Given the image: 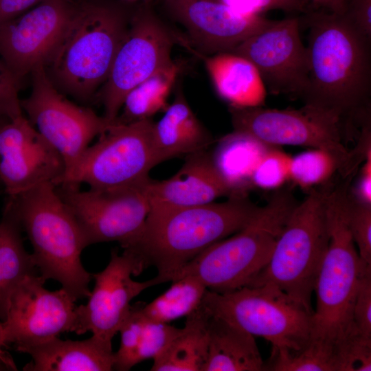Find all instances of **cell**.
I'll use <instances>...</instances> for the list:
<instances>
[{
    "instance_id": "5b68a950",
    "label": "cell",
    "mask_w": 371,
    "mask_h": 371,
    "mask_svg": "<svg viewBox=\"0 0 371 371\" xmlns=\"http://www.w3.org/2000/svg\"><path fill=\"white\" fill-rule=\"evenodd\" d=\"M297 203L289 191L276 193L243 229L208 247L172 280L194 276L207 289L218 293L248 286L267 264Z\"/></svg>"
},
{
    "instance_id": "603a6c76",
    "label": "cell",
    "mask_w": 371,
    "mask_h": 371,
    "mask_svg": "<svg viewBox=\"0 0 371 371\" xmlns=\"http://www.w3.org/2000/svg\"><path fill=\"white\" fill-rule=\"evenodd\" d=\"M218 95L233 107H256L265 104L267 89L255 66L232 52L199 55Z\"/></svg>"
},
{
    "instance_id": "2e32d148",
    "label": "cell",
    "mask_w": 371,
    "mask_h": 371,
    "mask_svg": "<svg viewBox=\"0 0 371 371\" xmlns=\"http://www.w3.org/2000/svg\"><path fill=\"white\" fill-rule=\"evenodd\" d=\"M80 0H43L0 25V58L21 84L45 65L63 36Z\"/></svg>"
},
{
    "instance_id": "83f0119b",
    "label": "cell",
    "mask_w": 371,
    "mask_h": 371,
    "mask_svg": "<svg viewBox=\"0 0 371 371\" xmlns=\"http://www.w3.org/2000/svg\"><path fill=\"white\" fill-rule=\"evenodd\" d=\"M266 370L273 371H354L352 345L312 335L300 350L286 355L270 357Z\"/></svg>"
},
{
    "instance_id": "7bdbcfd3",
    "label": "cell",
    "mask_w": 371,
    "mask_h": 371,
    "mask_svg": "<svg viewBox=\"0 0 371 371\" xmlns=\"http://www.w3.org/2000/svg\"><path fill=\"white\" fill-rule=\"evenodd\" d=\"M6 346L3 339V325L0 322V370H16L12 358L4 349Z\"/></svg>"
},
{
    "instance_id": "6da1fadb",
    "label": "cell",
    "mask_w": 371,
    "mask_h": 371,
    "mask_svg": "<svg viewBox=\"0 0 371 371\" xmlns=\"http://www.w3.org/2000/svg\"><path fill=\"white\" fill-rule=\"evenodd\" d=\"M309 104L338 117L349 133L370 120V38L343 15L308 12Z\"/></svg>"
},
{
    "instance_id": "d6a6232c",
    "label": "cell",
    "mask_w": 371,
    "mask_h": 371,
    "mask_svg": "<svg viewBox=\"0 0 371 371\" xmlns=\"http://www.w3.org/2000/svg\"><path fill=\"white\" fill-rule=\"evenodd\" d=\"M347 220L361 261L371 265V205L359 200L351 187L347 199Z\"/></svg>"
},
{
    "instance_id": "7402d4cb",
    "label": "cell",
    "mask_w": 371,
    "mask_h": 371,
    "mask_svg": "<svg viewBox=\"0 0 371 371\" xmlns=\"http://www.w3.org/2000/svg\"><path fill=\"white\" fill-rule=\"evenodd\" d=\"M161 118L153 123V143L158 164L170 159L206 150L214 138L178 89Z\"/></svg>"
},
{
    "instance_id": "277c9868",
    "label": "cell",
    "mask_w": 371,
    "mask_h": 371,
    "mask_svg": "<svg viewBox=\"0 0 371 371\" xmlns=\"http://www.w3.org/2000/svg\"><path fill=\"white\" fill-rule=\"evenodd\" d=\"M8 196L32 246V256L41 278L58 282L76 301L88 298L93 276L80 258L87 245L56 185L45 183Z\"/></svg>"
},
{
    "instance_id": "8fae6325",
    "label": "cell",
    "mask_w": 371,
    "mask_h": 371,
    "mask_svg": "<svg viewBox=\"0 0 371 371\" xmlns=\"http://www.w3.org/2000/svg\"><path fill=\"white\" fill-rule=\"evenodd\" d=\"M177 43L186 47L187 41L164 24L148 5L141 7L130 17L126 34L98 95L107 121L115 120L131 89L173 62L171 54Z\"/></svg>"
},
{
    "instance_id": "ac0fdd59",
    "label": "cell",
    "mask_w": 371,
    "mask_h": 371,
    "mask_svg": "<svg viewBox=\"0 0 371 371\" xmlns=\"http://www.w3.org/2000/svg\"><path fill=\"white\" fill-rule=\"evenodd\" d=\"M64 172L62 157L23 115L0 122V181L8 196L45 183L56 186Z\"/></svg>"
},
{
    "instance_id": "52a82bcc",
    "label": "cell",
    "mask_w": 371,
    "mask_h": 371,
    "mask_svg": "<svg viewBox=\"0 0 371 371\" xmlns=\"http://www.w3.org/2000/svg\"><path fill=\"white\" fill-rule=\"evenodd\" d=\"M326 193L313 190L297 203L267 264L248 286H276L314 311L312 293L329 243Z\"/></svg>"
},
{
    "instance_id": "9a60e30c",
    "label": "cell",
    "mask_w": 371,
    "mask_h": 371,
    "mask_svg": "<svg viewBox=\"0 0 371 371\" xmlns=\"http://www.w3.org/2000/svg\"><path fill=\"white\" fill-rule=\"evenodd\" d=\"M38 274L26 276L12 293L2 322L5 344L22 348L74 332L76 300L63 289L49 291Z\"/></svg>"
},
{
    "instance_id": "5bb4252c",
    "label": "cell",
    "mask_w": 371,
    "mask_h": 371,
    "mask_svg": "<svg viewBox=\"0 0 371 371\" xmlns=\"http://www.w3.org/2000/svg\"><path fill=\"white\" fill-rule=\"evenodd\" d=\"M300 25L295 16L272 20L231 52L255 66L271 93L302 98L308 85V59Z\"/></svg>"
},
{
    "instance_id": "ab89813d",
    "label": "cell",
    "mask_w": 371,
    "mask_h": 371,
    "mask_svg": "<svg viewBox=\"0 0 371 371\" xmlns=\"http://www.w3.org/2000/svg\"><path fill=\"white\" fill-rule=\"evenodd\" d=\"M43 0H0V25L29 10Z\"/></svg>"
},
{
    "instance_id": "9c48e42d",
    "label": "cell",
    "mask_w": 371,
    "mask_h": 371,
    "mask_svg": "<svg viewBox=\"0 0 371 371\" xmlns=\"http://www.w3.org/2000/svg\"><path fill=\"white\" fill-rule=\"evenodd\" d=\"M154 122L146 119L129 124H111L67 168L58 185L80 186L107 190L144 186L150 170L158 164L153 143Z\"/></svg>"
},
{
    "instance_id": "f35d334b",
    "label": "cell",
    "mask_w": 371,
    "mask_h": 371,
    "mask_svg": "<svg viewBox=\"0 0 371 371\" xmlns=\"http://www.w3.org/2000/svg\"><path fill=\"white\" fill-rule=\"evenodd\" d=\"M343 15L357 30L371 38V0H350Z\"/></svg>"
},
{
    "instance_id": "e0dca14e",
    "label": "cell",
    "mask_w": 371,
    "mask_h": 371,
    "mask_svg": "<svg viewBox=\"0 0 371 371\" xmlns=\"http://www.w3.org/2000/svg\"><path fill=\"white\" fill-rule=\"evenodd\" d=\"M143 271L137 258L124 250L119 255L113 250L107 266L100 272L92 274L93 289L86 304L76 306V322L74 332L92 335L111 344L127 316L131 302L148 287L160 284L156 277L144 282L135 281L131 276Z\"/></svg>"
},
{
    "instance_id": "ffe728a7",
    "label": "cell",
    "mask_w": 371,
    "mask_h": 371,
    "mask_svg": "<svg viewBox=\"0 0 371 371\" xmlns=\"http://www.w3.org/2000/svg\"><path fill=\"white\" fill-rule=\"evenodd\" d=\"M144 190L150 207L201 205L229 196L207 150L186 156L183 166L171 177L161 181L150 179Z\"/></svg>"
},
{
    "instance_id": "74e56055",
    "label": "cell",
    "mask_w": 371,
    "mask_h": 371,
    "mask_svg": "<svg viewBox=\"0 0 371 371\" xmlns=\"http://www.w3.org/2000/svg\"><path fill=\"white\" fill-rule=\"evenodd\" d=\"M20 85L0 58V122L23 115L18 95Z\"/></svg>"
},
{
    "instance_id": "f546056e",
    "label": "cell",
    "mask_w": 371,
    "mask_h": 371,
    "mask_svg": "<svg viewBox=\"0 0 371 371\" xmlns=\"http://www.w3.org/2000/svg\"><path fill=\"white\" fill-rule=\"evenodd\" d=\"M172 282L170 288L153 301L142 304L141 311L146 320L169 323L187 317L201 304L207 289L197 277L185 276Z\"/></svg>"
},
{
    "instance_id": "d6986e66",
    "label": "cell",
    "mask_w": 371,
    "mask_h": 371,
    "mask_svg": "<svg viewBox=\"0 0 371 371\" xmlns=\"http://www.w3.org/2000/svg\"><path fill=\"white\" fill-rule=\"evenodd\" d=\"M170 15L185 29L197 56L231 52L272 20L240 12L218 0H164Z\"/></svg>"
},
{
    "instance_id": "8d00e7d4",
    "label": "cell",
    "mask_w": 371,
    "mask_h": 371,
    "mask_svg": "<svg viewBox=\"0 0 371 371\" xmlns=\"http://www.w3.org/2000/svg\"><path fill=\"white\" fill-rule=\"evenodd\" d=\"M234 10L245 14L263 15V13L274 10L287 12H308V0H218Z\"/></svg>"
},
{
    "instance_id": "b9f144b4",
    "label": "cell",
    "mask_w": 371,
    "mask_h": 371,
    "mask_svg": "<svg viewBox=\"0 0 371 371\" xmlns=\"http://www.w3.org/2000/svg\"><path fill=\"white\" fill-rule=\"evenodd\" d=\"M315 10L343 14L350 0H308Z\"/></svg>"
},
{
    "instance_id": "7a4b0ae2",
    "label": "cell",
    "mask_w": 371,
    "mask_h": 371,
    "mask_svg": "<svg viewBox=\"0 0 371 371\" xmlns=\"http://www.w3.org/2000/svg\"><path fill=\"white\" fill-rule=\"evenodd\" d=\"M258 207L247 196L191 207H150L141 233L124 250L143 269L154 266L160 284L172 281L208 247L243 229Z\"/></svg>"
},
{
    "instance_id": "ee69618b",
    "label": "cell",
    "mask_w": 371,
    "mask_h": 371,
    "mask_svg": "<svg viewBox=\"0 0 371 371\" xmlns=\"http://www.w3.org/2000/svg\"><path fill=\"white\" fill-rule=\"evenodd\" d=\"M122 1H127V2H137V1H148L150 0H122Z\"/></svg>"
},
{
    "instance_id": "30bf717a",
    "label": "cell",
    "mask_w": 371,
    "mask_h": 371,
    "mask_svg": "<svg viewBox=\"0 0 371 371\" xmlns=\"http://www.w3.org/2000/svg\"><path fill=\"white\" fill-rule=\"evenodd\" d=\"M234 131L248 134L271 146H298L325 150L342 166L341 175L356 164L344 139L348 132L341 120L322 109L306 104L297 109L229 106Z\"/></svg>"
},
{
    "instance_id": "d590c367",
    "label": "cell",
    "mask_w": 371,
    "mask_h": 371,
    "mask_svg": "<svg viewBox=\"0 0 371 371\" xmlns=\"http://www.w3.org/2000/svg\"><path fill=\"white\" fill-rule=\"evenodd\" d=\"M352 318L357 330L371 337V266L364 267L355 294Z\"/></svg>"
},
{
    "instance_id": "60d3db41",
    "label": "cell",
    "mask_w": 371,
    "mask_h": 371,
    "mask_svg": "<svg viewBox=\"0 0 371 371\" xmlns=\"http://www.w3.org/2000/svg\"><path fill=\"white\" fill-rule=\"evenodd\" d=\"M352 192L359 200L371 205V155L364 159L357 187Z\"/></svg>"
},
{
    "instance_id": "4dcf8cb0",
    "label": "cell",
    "mask_w": 371,
    "mask_h": 371,
    "mask_svg": "<svg viewBox=\"0 0 371 371\" xmlns=\"http://www.w3.org/2000/svg\"><path fill=\"white\" fill-rule=\"evenodd\" d=\"M342 166L329 152L311 148L291 157L290 180L304 189L324 183L335 172H341Z\"/></svg>"
},
{
    "instance_id": "ba28073f",
    "label": "cell",
    "mask_w": 371,
    "mask_h": 371,
    "mask_svg": "<svg viewBox=\"0 0 371 371\" xmlns=\"http://www.w3.org/2000/svg\"><path fill=\"white\" fill-rule=\"evenodd\" d=\"M202 304L221 318L271 344L270 357L302 349L313 331V313L278 288L262 284L218 293L207 289Z\"/></svg>"
},
{
    "instance_id": "484cf974",
    "label": "cell",
    "mask_w": 371,
    "mask_h": 371,
    "mask_svg": "<svg viewBox=\"0 0 371 371\" xmlns=\"http://www.w3.org/2000/svg\"><path fill=\"white\" fill-rule=\"evenodd\" d=\"M211 314L202 304L186 317L185 326L153 359L152 371H203L208 350Z\"/></svg>"
},
{
    "instance_id": "7c38bea8",
    "label": "cell",
    "mask_w": 371,
    "mask_h": 371,
    "mask_svg": "<svg viewBox=\"0 0 371 371\" xmlns=\"http://www.w3.org/2000/svg\"><path fill=\"white\" fill-rule=\"evenodd\" d=\"M30 74L32 91L21 100V108L30 122L62 157L65 170L113 122L89 107L69 101L51 82L44 65L36 66Z\"/></svg>"
},
{
    "instance_id": "44dd1931",
    "label": "cell",
    "mask_w": 371,
    "mask_h": 371,
    "mask_svg": "<svg viewBox=\"0 0 371 371\" xmlns=\"http://www.w3.org/2000/svg\"><path fill=\"white\" fill-rule=\"evenodd\" d=\"M32 361L25 371H110L115 352L112 344L92 335L82 341L62 340L58 337L22 348Z\"/></svg>"
},
{
    "instance_id": "d4e9b609",
    "label": "cell",
    "mask_w": 371,
    "mask_h": 371,
    "mask_svg": "<svg viewBox=\"0 0 371 371\" xmlns=\"http://www.w3.org/2000/svg\"><path fill=\"white\" fill-rule=\"evenodd\" d=\"M270 147L248 134L235 131L220 139L210 155L229 192V196H247L253 187V173Z\"/></svg>"
},
{
    "instance_id": "f1b7e54d",
    "label": "cell",
    "mask_w": 371,
    "mask_h": 371,
    "mask_svg": "<svg viewBox=\"0 0 371 371\" xmlns=\"http://www.w3.org/2000/svg\"><path fill=\"white\" fill-rule=\"evenodd\" d=\"M181 71L174 60L137 85L126 95L121 113L114 122L129 124L150 119L168 106V98Z\"/></svg>"
},
{
    "instance_id": "1f68e13d",
    "label": "cell",
    "mask_w": 371,
    "mask_h": 371,
    "mask_svg": "<svg viewBox=\"0 0 371 371\" xmlns=\"http://www.w3.org/2000/svg\"><path fill=\"white\" fill-rule=\"evenodd\" d=\"M142 304L139 302L131 306L120 328L121 341L118 350L115 352L113 370L127 371L138 363L137 350L146 321L141 311Z\"/></svg>"
},
{
    "instance_id": "e575fe53",
    "label": "cell",
    "mask_w": 371,
    "mask_h": 371,
    "mask_svg": "<svg viewBox=\"0 0 371 371\" xmlns=\"http://www.w3.org/2000/svg\"><path fill=\"white\" fill-rule=\"evenodd\" d=\"M181 328L168 323L146 321L137 350V361L154 359L169 345L179 334Z\"/></svg>"
},
{
    "instance_id": "cb8c5ba5",
    "label": "cell",
    "mask_w": 371,
    "mask_h": 371,
    "mask_svg": "<svg viewBox=\"0 0 371 371\" xmlns=\"http://www.w3.org/2000/svg\"><path fill=\"white\" fill-rule=\"evenodd\" d=\"M208 339L203 371L266 370L254 337L243 329L211 316Z\"/></svg>"
},
{
    "instance_id": "f6af8a7d",
    "label": "cell",
    "mask_w": 371,
    "mask_h": 371,
    "mask_svg": "<svg viewBox=\"0 0 371 371\" xmlns=\"http://www.w3.org/2000/svg\"><path fill=\"white\" fill-rule=\"evenodd\" d=\"M1 187H3V186H2L1 182V181H0V188H1Z\"/></svg>"
},
{
    "instance_id": "8992f818",
    "label": "cell",
    "mask_w": 371,
    "mask_h": 371,
    "mask_svg": "<svg viewBox=\"0 0 371 371\" xmlns=\"http://www.w3.org/2000/svg\"><path fill=\"white\" fill-rule=\"evenodd\" d=\"M350 180L346 179L326 192V212L329 243L316 279L317 306L313 335L337 341L358 333L352 307L359 278L367 265L360 260L349 230L347 199Z\"/></svg>"
},
{
    "instance_id": "836d02e7",
    "label": "cell",
    "mask_w": 371,
    "mask_h": 371,
    "mask_svg": "<svg viewBox=\"0 0 371 371\" xmlns=\"http://www.w3.org/2000/svg\"><path fill=\"white\" fill-rule=\"evenodd\" d=\"M291 157L276 147H270L258 164L252 175L253 187L278 189L290 180Z\"/></svg>"
},
{
    "instance_id": "4316f807",
    "label": "cell",
    "mask_w": 371,
    "mask_h": 371,
    "mask_svg": "<svg viewBox=\"0 0 371 371\" xmlns=\"http://www.w3.org/2000/svg\"><path fill=\"white\" fill-rule=\"evenodd\" d=\"M21 231L8 199L0 221V319L3 321L13 291L26 276L38 273L32 254L24 248Z\"/></svg>"
},
{
    "instance_id": "3957f363",
    "label": "cell",
    "mask_w": 371,
    "mask_h": 371,
    "mask_svg": "<svg viewBox=\"0 0 371 371\" xmlns=\"http://www.w3.org/2000/svg\"><path fill=\"white\" fill-rule=\"evenodd\" d=\"M130 18L119 8L80 1L56 49L44 65L53 85L64 95L90 101L109 74Z\"/></svg>"
},
{
    "instance_id": "4fadbf2b",
    "label": "cell",
    "mask_w": 371,
    "mask_h": 371,
    "mask_svg": "<svg viewBox=\"0 0 371 371\" xmlns=\"http://www.w3.org/2000/svg\"><path fill=\"white\" fill-rule=\"evenodd\" d=\"M144 186L86 191L73 185L56 188L76 218L87 246L117 241L124 249L138 237L150 211Z\"/></svg>"
}]
</instances>
